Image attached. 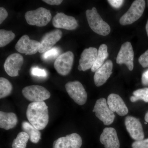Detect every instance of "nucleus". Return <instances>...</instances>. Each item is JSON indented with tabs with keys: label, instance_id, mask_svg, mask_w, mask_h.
<instances>
[{
	"label": "nucleus",
	"instance_id": "393cba45",
	"mask_svg": "<svg viewBox=\"0 0 148 148\" xmlns=\"http://www.w3.org/2000/svg\"><path fill=\"white\" fill-rule=\"evenodd\" d=\"M130 100L132 103H135L139 100L148 103V88H140L135 90L133 92V95L130 97Z\"/></svg>",
	"mask_w": 148,
	"mask_h": 148
},
{
	"label": "nucleus",
	"instance_id": "2f4dec72",
	"mask_svg": "<svg viewBox=\"0 0 148 148\" xmlns=\"http://www.w3.org/2000/svg\"><path fill=\"white\" fill-rule=\"evenodd\" d=\"M8 16V12L3 7L0 8V24H2Z\"/></svg>",
	"mask_w": 148,
	"mask_h": 148
},
{
	"label": "nucleus",
	"instance_id": "f257e3e1",
	"mask_svg": "<svg viewBox=\"0 0 148 148\" xmlns=\"http://www.w3.org/2000/svg\"><path fill=\"white\" fill-rule=\"evenodd\" d=\"M45 102H33L27 108V116L29 122L35 128L43 130L49 122L48 109Z\"/></svg>",
	"mask_w": 148,
	"mask_h": 148
},
{
	"label": "nucleus",
	"instance_id": "f03ea898",
	"mask_svg": "<svg viewBox=\"0 0 148 148\" xmlns=\"http://www.w3.org/2000/svg\"><path fill=\"white\" fill-rule=\"evenodd\" d=\"M86 14L89 27L93 32L103 36H106L110 34V27L106 21H103L95 8L87 10Z\"/></svg>",
	"mask_w": 148,
	"mask_h": 148
},
{
	"label": "nucleus",
	"instance_id": "9d476101",
	"mask_svg": "<svg viewBox=\"0 0 148 148\" xmlns=\"http://www.w3.org/2000/svg\"><path fill=\"white\" fill-rule=\"evenodd\" d=\"M134 53L132 45L126 42L121 45L116 58V63L125 64L129 71H132L134 68Z\"/></svg>",
	"mask_w": 148,
	"mask_h": 148
},
{
	"label": "nucleus",
	"instance_id": "4c0bfd02",
	"mask_svg": "<svg viewBox=\"0 0 148 148\" xmlns=\"http://www.w3.org/2000/svg\"></svg>",
	"mask_w": 148,
	"mask_h": 148
},
{
	"label": "nucleus",
	"instance_id": "c9c22d12",
	"mask_svg": "<svg viewBox=\"0 0 148 148\" xmlns=\"http://www.w3.org/2000/svg\"><path fill=\"white\" fill-rule=\"evenodd\" d=\"M146 32H147V36L148 37V20L147 21V24H146Z\"/></svg>",
	"mask_w": 148,
	"mask_h": 148
},
{
	"label": "nucleus",
	"instance_id": "423d86ee",
	"mask_svg": "<svg viewBox=\"0 0 148 148\" xmlns=\"http://www.w3.org/2000/svg\"><path fill=\"white\" fill-rule=\"evenodd\" d=\"M92 112H95L96 117L105 125L112 124L115 118L114 112L109 108L105 98H100L96 101Z\"/></svg>",
	"mask_w": 148,
	"mask_h": 148
},
{
	"label": "nucleus",
	"instance_id": "a211bd4d",
	"mask_svg": "<svg viewBox=\"0 0 148 148\" xmlns=\"http://www.w3.org/2000/svg\"><path fill=\"white\" fill-rule=\"evenodd\" d=\"M113 63L111 60H108L95 72L94 83L96 86L99 87L107 82L112 73Z\"/></svg>",
	"mask_w": 148,
	"mask_h": 148
},
{
	"label": "nucleus",
	"instance_id": "a878e982",
	"mask_svg": "<svg viewBox=\"0 0 148 148\" xmlns=\"http://www.w3.org/2000/svg\"><path fill=\"white\" fill-rule=\"evenodd\" d=\"M15 35L12 31L4 29L0 30V47H3L8 45L15 38Z\"/></svg>",
	"mask_w": 148,
	"mask_h": 148
},
{
	"label": "nucleus",
	"instance_id": "f3484780",
	"mask_svg": "<svg viewBox=\"0 0 148 148\" xmlns=\"http://www.w3.org/2000/svg\"><path fill=\"white\" fill-rule=\"evenodd\" d=\"M109 108L116 112L120 116H124L128 113V109L119 95L112 93L109 95L107 101Z\"/></svg>",
	"mask_w": 148,
	"mask_h": 148
},
{
	"label": "nucleus",
	"instance_id": "aec40b11",
	"mask_svg": "<svg viewBox=\"0 0 148 148\" xmlns=\"http://www.w3.org/2000/svg\"><path fill=\"white\" fill-rule=\"evenodd\" d=\"M18 123L16 114L12 112H0V127L5 130L12 129Z\"/></svg>",
	"mask_w": 148,
	"mask_h": 148
},
{
	"label": "nucleus",
	"instance_id": "2eb2a0df",
	"mask_svg": "<svg viewBox=\"0 0 148 148\" xmlns=\"http://www.w3.org/2000/svg\"><path fill=\"white\" fill-rule=\"evenodd\" d=\"M62 36V32L59 29L48 32L42 38L38 52L40 53H45L49 50L61 39Z\"/></svg>",
	"mask_w": 148,
	"mask_h": 148
},
{
	"label": "nucleus",
	"instance_id": "1a4fd4ad",
	"mask_svg": "<svg viewBox=\"0 0 148 148\" xmlns=\"http://www.w3.org/2000/svg\"><path fill=\"white\" fill-rule=\"evenodd\" d=\"M40 46L39 42L31 40L29 36L24 35L16 43L15 48L19 53L31 55L36 54L39 51Z\"/></svg>",
	"mask_w": 148,
	"mask_h": 148
},
{
	"label": "nucleus",
	"instance_id": "6ab92c4d",
	"mask_svg": "<svg viewBox=\"0 0 148 148\" xmlns=\"http://www.w3.org/2000/svg\"><path fill=\"white\" fill-rule=\"evenodd\" d=\"M98 53V50L95 47L85 49L83 51L79 61V65L82 71L91 69L97 59Z\"/></svg>",
	"mask_w": 148,
	"mask_h": 148
},
{
	"label": "nucleus",
	"instance_id": "412c9836",
	"mask_svg": "<svg viewBox=\"0 0 148 148\" xmlns=\"http://www.w3.org/2000/svg\"><path fill=\"white\" fill-rule=\"evenodd\" d=\"M21 128L23 132L29 135L30 141L32 143L37 144L41 139V132L39 130L35 128L28 122L24 121L21 124Z\"/></svg>",
	"mask_w": 148,
	"mask_h": 148
},
{
	"label": "nucleus",
	"instance_id": "6e6552de",
	"mask_svg": "<svg viewBox=\"0 0 148 148\" xmlns=\"http://www.w3.org/2000/svg\"><path fill=\"white\" fill-rule=\"evenodd\" d=\"M74 56L71 51L62 53L57 57L54 63V69L59 75L66 76L71 71L74 63Z\"/></svg>",
	"mask_w": 148,
	"mask_h": 148
},
{
	"label": "nucleus",
	"instance_id": "b1692460",
	"mask_svg": "<svg viewBox=\"0 0 148 148\" xmlns=\"http://www.w3.org/2000/svg\"><path fill=\"white\" fill-rule=\"evenodd\" d=\"M12 90V86L9 81L4 77L0 78V98L9 95Z\"/></svg>",
	"mask_w": 148,
	"mask_h": 148
},
{
	"label": "nucleus",
	"instance_id": "7ed1b4c3",
	"mask_svg": "<svg viewBox=\"0 0 148 148\" xmlns=\"http://www.w3.org/2000/svg\"><path fill=\"white\" fill-rule=\"evenodd\" d=\"M25 18L29 25L43 27L50 22L52 16L50 10L40 7L35 10L27 11L25 13Z\"/></svg>",
	"mask_w": 148,
	"mask_h": 148
},
{
	"label": "nucleus",
	"instance_id": "c756f323",
	"mask_svg": "<svg viewBox=\"0 0 148 148\" xmlns=\"http://www.w3.org/2000/svg\"><path fill=\"white\" fill-rule=\"evenodd\" d=\"M138 61L143 68L148 67V49L140 56Z\"/></svg>",
	"mask_w": 148,
	"mask_h": 148
},
{
	"label": "nucleus",
	"instance_id": "ddd939ff",
	"mask_svg": "<svg viewBox=\"0 0 148 148\" xmlns=\"http://www.w3.org/2000/svg\"><path fill=\"white\" fill-rule=\"evenodd\" d=\"M82 144L81 136L73 133L55 140L53 142V148H80Z\"/></svg>",
	"mask_w": 148,
	"mask_h": 148
},
{
	"label": "nucleus",
	"instance_id": "72a5a7b5",
	"mask_svg": "<svg viewBox=\"0 0 148 148\" xmlns=\"http://www.w3.org/2000/svg\"><path fill=\"white\" fill-rule=\"evenodd\" d=\"M42 1L50 5H58L61 4V3L63 2V1L62 0H43Z\"/></svg>",
	"mask_w": 148,
	"mask_h": 148
},
{
	"label": "nucleus",
	"instance_id": "7c9ffc66",
	"mask_svg": "<svg viewBox=\"0 0 148 148\" xmlns=\"http://www.w3.org/2000/svg\"><path fill=\"white\" fill-rule=\"evenodd\" d=\"M108 1L111 6L115 8H120L124 2L123 0H108Z\"/></svg>",
	"mask_w": 148,
	"mask_h": 148
},
{
	"label": "nucleus",
	"instance_id": "cd10ccee",
	"mask_svg": "<svg viewBox=\"0 0 148 148\" xmlns=\"http://www.w3.org/2000/svg\"><path fill=\"white\" fill-rule=\"evenodd\" d=\"M31 73L33 75L39 77H45L47 75L45 70L38 67H34L31 69Z\"/></svg>",
	"mask_w": 148,
	"mask_h": 148
},
{
	"label": "nucleus",
	"instance_id": "4468645a",
	"mask_svg": "<svg viewBox=\"0 0 148 148\" xmlns=\"http://www.w3.org/2000/svg\"><path fill=\"white\" fill-rule=\"evenodd\" d=\"M52 24L55 28L67 30H75L78 26L75 17L66 15L63 12L56 14L52 20Z\"/></svg>",
	"mask_w": 148,
	"mask_h": 148
},
{
	"label": "nucleus",
	"instance_id": "473e14b6",
	"mask_svg": "<svg viewBox=\"0 0 148 148\" xmlns=\"http://www.w3.org/2000/svg\"><path fill=\"white\" fill-rule=\"evenodd\" d=\"M142 82L143 85L148 86V69L144 72L142 75Z\"/></svg>",
	"mask_w": 148,
	"mask_h": 148
},
{
	"label": "nucleus",
	"instance_id": "c85d7f7f",
	"mask_svg": "<svg viewBox=\"0 0 148 148\" xmlns=\"http://www.w3.org/2000/svg\"><path fill=\"white\" fill-rule=\"evenodd\" d=\"M132 148H148V138L139 141H135L132 143Z\"/></svg>",
	"mask_w": 148,
	"mask_h": 148
},
{
	"label": "nucleus",
	"instance_id": "20e7f679",
	"mask_svg": "<svg viewBox=\"0 0 148 148\" xmlns=\"http://www.w3.org/2000/svg\"><path fill=\"white\" fill-rule=\"evenodd\" d=\"M145 7V1L136 0L134 1L126 13L120 18L119 22L122 25L132 24L141 17Z\"/></svg>",
	"mask_w": 148,
	"mask_h": 148
},
{
	"label": "nucleus",
	"instance_id": "dca6fc26",
	"mask_svg": "<svg viewBox=\"0 0 148 148\" xmlns=\"http://www.w3.org/2000/svg\"><path fill=\"white\" fill-rule=\"evenodd\" d=\"M100 142L105 148H119L120 143L116 130L113 127H106L100 138Z\"/></svg>",
	"mask_w": 148,
	"mask_h": 148
},
{
	"label": "nucleus",
	"instance_id": "4be33fe9",
	"mask_svg": "<svg viewBox=\"0 0 148 148\" xmlns=\"http://www.w3.org/2000/svg\"><path fill=\"white\" fill-rule=\"evenodd\" d=\"M108 46L106 44H102L100 46L98 50V56L95 64L91 70L92 72H95L98 69L103 66L105 60L108 56Z\"/></svg>",
	"mask_w": 148,
	"mask_h": 148
},
{
	"label": "nucleus",
	"instance_id": "f704fd0d",
	"mask_svg": "<svg viewBox=\"0 0 148 148\" xmlns=\"http://www.w3.org/2000/svg\"><path fill=\"white\" fill-rule=\"evenodd\" d=\"M145 121L148 123V112L146 113L145 116Z\"/></svg>",
	"mask_w": 148,
	"mask_h": 148
},
{
	"label": "nucleus",
	"instance_id": "bb28decb",
	"mask_svg": "<svg viewBox=\"0 0 148 148\" xmlns=\"http://www.w3.org/2000/svg\"><path fill=\"white\" fill-rule=\"evenodd\" d=\"M60 50L58 47H53L47 51L42 54V58L44 60H48L51 58H54L58 56Z\"/></svg>",
	"mask_w": 148,
	"mask_h": 148
},
{
	"label": "nucleus",
	"instance_id": "9b49d317",
	"mask_svg": "<svg viewBox=\"0 0 148 148\" xmlns=\"http://www.w3.org/2000/svg\"><path fill=\"white\" fill-rule=\"evenodd\" d=\"M24 58L21 54L14 53L11 54L6 59L4 65L5 71L9 76H17L24 63Z\"/></svg>",
	"mask_w": 148,
	"mask_h": 148
},
{
	"label": "nucleus",
	"instance_id": "5701e85b",
	"mask_svg": "<svg viewBox=\"0 0 148 148\" xmlns=\"http://www.w3.org/2000/svg\"><path fill=\"white\" fill-rule=\"evenodd\" d=\"M29 139L27 133L23 131L19 132L14 140L12 147V148H26Z\"/></svg>",
	"mask_w": 148,
	"mask_h": 148
},
{
	"label": "nucleus",
	"instance_id": "39448f33",
	"mask_svg": "<svg viewBox=\"0 0 148 148\" xmlns=\"http://www.w3.org/2000/svg\"><path fill=\"white\" fill-rule=\"evenodd\" d=\"M22 93L25 98L32 103L44 102L51 96L50 92L46 88L36 85L24 87L22 89Z\"/></svg>",
	"mask_w": 148,
	"mask_h": 148
},
{
	"label": "nucleus",
	"instance_id": "f8f14e48",
	"mask_svg": "<svg viewBox=\"0 0 148 148\" xmlns=\"http://www.w3.org/2000/svg\"><path fill=\"white\" fill-rule=\"evenodd\" d=\"M125 125L132 139L136 141L144 140L145 135L143 126L138 119L135 117L127 116L125 120Z\"/></svg>",
	"mask_w": 148,
	"mask_h": 148
},
{
	"label": "nucleus",
	"instance_id": "0eeeda50",
	"mask_svg": "<svg viewBox=\"0 0 148 148\" xmlns=\"http://www.w3.org/2000/svg\"><path fill=\"white\" fill-rule=\"evenodd\" d=\"M65 88L70 97L78 105L82 106L86 103L87 94L83 86L79 81L69 82Z\"/></svg>",
	"mask_w": 148,
	"mask_h": 148
},
{
	"label": "nucleus",
	"instance_id": "e433bc0d",
	"mask_svg": "<svg viewBox=\"0 0 148 148\" xmlns=\"http://www.w3.org/2000/svg\"><path fill=\"white\" fill-rule=\"evenodd\" d=\"M78 70H79V71H82V69L81 67L79 65L78 66Z\"/></svg>",
	"mask_w": 148,
	"mask_h": 148
}]
</instances>
